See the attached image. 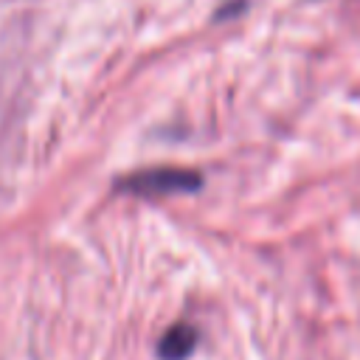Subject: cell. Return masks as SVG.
<instances>
[{"label": "cell", "instance_id": "cell-1", "mask_svg": "<svg viewBox=\"0 0 360 360\" xmlns=\"http://www.w3.org/2000/svg\"><path fill=\"white\" fill-rule=\"evenodd\" d=\"M202 186V177L191 169H174V166H160V169H143L135 174H127L118 180L121 191H132L141 197H166V194H188Z\"/></svg>", "mask_w": 360, "mask_h": 360}, {"label": "cell", "instance_id": "cell-2", "mask_svg": "<svg viewBox=\"0 0 360 360\" xmlns=\"http://www.w3.org/2000/svg\"><path fill=\"white\" fill-rule=\"evenodd\" d=\"M197 338H200L197 329H194L191 323H186V321L169 326V329L163 332L160 343H158L160 360H186V357L197 349Z\"/></svg>", "mask_w": 360, "mask_h": 360}]
</instances>
